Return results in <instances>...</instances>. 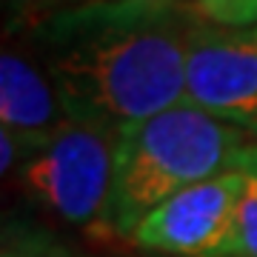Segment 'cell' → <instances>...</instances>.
I'll list each match as a JSON object with an SVG mask.
<instances>
[{
    "label": "cell",
    "instance_id": "5b68a950",
    "mask_svg": "<svg viewBox=\"0 0 257 257\" xmlns=\"http://www.w3.org/2000/svg\"><path fill=\"white\" fill-rule=\"evenodd\" d=\"M246 177L237 166L172 194L135 226L132 243L172 257H217L234 223Z\"/></svg>",
    "mask_w": 257,
    "mask_h": 257
},
{
    "label": "cell",
    "instance_id": "30bf717a",
    "mask_svg": "<svg viewBox=\"0 0 257 257\" xmlns=\"http://www.w3.org/2000/svg\"><path fill=\"white\" fill-rule=\"evenodd\" d=\"M3 257H49V254H37V251H23V248H3Z\"/></svg>",
    "mask_w": 257,
    "mask_h": 257
},
{
    "label": "cell",
    "instance_id": "ba28073f",
    "mask_svg": "<svg viewBox=\"0 0 257 257\" xmlns=\"http://www.w3.org/2000/svg\"><path fill=\"white\" fill-rule=\"evenodd\" d=\"M194 6L217 26H257V0H194Z\"/></svg>",
    "mask_w": 257,
    "mask_h": 257
},
{
    "label": "cell",
    "instance_id": "7a4b0ae2",
    "mask_svg": "<svg viewBox=\"0 0 257 257\" xmlns=\"http://www.w3.org/2000/svg\"><path fill=\"white\" fill-rule=\"evenodd\" d=\"M248 143L254 138L189 100L128 123L114 140V177L100 220L109 231L132 237L149 211L172 194L231 169Z\"/></svg>",
    "mask_w": 257,
    "mask_h": 257
},
{
    "label": "cell",
    "instance_id": "3957f363",
    "mask_svg": "<svg viewBox=\"0 0 257 257\" xmlns=\"http://www.w3.org/2000/svg\"><path fill=\"white\" fill-rule=\"evenodd\" d=\"M114 140L111 128L69 117L20 166L26 192L69 223L103 217L114 177Z\"/></svg>",
    "mask_w": 257,
    "mask_h": 257
},
{
    "label": "cell",
    "instance_id": "277c9868",
    "mask_svg": "<svg viewBox=\"0 0 257 257\" xmlns=\"http://www.w3.org/2000/svg\"><path fill=\"white\" fill-rule=\"evenodd\" d=\"M186 100L257 140V26L203 20L189 40Z\"/></svg>",
    "mask_w": 257,
    "mask_h": 257
},
{
    "label": "cell",
    "instance_id": "52a82bcc",
    "mask_svg": "<svg viewBox=\"0 0 257 257\" xmlns=\"http://www.w3.org/2000/svg\"><path fill=\"white\" fill-rule=\"evenodd\" d=\"M246 183L234 209V223L217 257H257V140L248 143L234 160Z\"/></svg>",
    "mask_w": 257,
    "mask_h": 257
},
{
    "label": "cell",
    "instance_id": "6da1fadb",
    "mask_svg": "<svg viewBox=\"0 0 257 257\" xmlns=\"http://www.w3.org/2000/svg\"><path fill=\"white\" fill-rule=\"evenodd\" d=\"M203 20L180 0H83L32 29L66 114L120 132L186 100L189 40Z\"/></svg>",
    "mask_w": 257,
    "mask_h": 257
},
{
    "label": "cell",
    "instance_id": "8992f818",
    "mask_svg": "<svg viewBox=\"0 0 257 257\" xmlns=\"http://www.w3.org/2000/svg\"><path fill=\"white\" fill-rule=\"evenodd\" d=\"M69 114L43 66L15 49L0 55V128L26 146L29 157L46 146Z\"/></svg>",
    "mask_w": 257,
    "mask_h": 257
},
{
    "label": "cell",
    "instance_id": "9c48e42d",
    "mask_svg": "<svg viewBox=\"0 0 257 257\" xmlns=\"http://www.w3.org/2000/svg\"><path fill=\"white\" fill-rule=\"evenodd\" d=\"M74 3H83V0H3L9 32L20 26H35L43 18L66 9V6H74Z\"/></svg>",
    "mask_w": 257,
    "mask_h": 257
}]
</instances>
